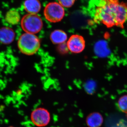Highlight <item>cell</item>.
Instances as JSON below:
<instances>
[{"label":"cell","mask_w":127,"mask_h":127,"mask_svg":"<svg viewBox=\"0 0 127 127\" xmlns=\"http://www.w3.org/2000/svg\"><path fill=\"white\" fill-rule=\"evenodd\" d=\"M45 18L52 23H56L62 20L65 15L63 7L59 3L51 2L46 5L44 10Z\"/></svg>","instance_id":"4"},{"label":"cell","mask_w":127,"mask_h":127,"mask_svg":"<svg viewBox=\"0 0 127 127\" xmlns=\"http://www.w3.org/2000/svg\"><path fill=\"white\" fill-rule=\"evenodd\" d=\"M112 127H127V124L124 120H121Z\"/></svg>","instance_id":"14"},{"label":"cell","mask_w":127,"mask_h":127,"mask_svg":"<svg viewBox=\"0 0 127 127\" xmlns=\"http://www.w3.org/2000/svg\"><path fill=\"white\" fill-rule=\"evenodd\" d=\"M50 39L54 44H61L65 42L67 40V35L63 31L56 30L51 33Z\"/></svg>","instance_id":"10"},{"label":"cell","mask_w":127,"mask_h":127,"mask_svg":"<svg viewBox=\"0 0 127 127\" xmlns=\"http://www.w3.org/2000/svg\"><path fill=\"white\" fill-rule=\"evenodd\" d=\"M31 119L32 122L37 127H44L47 126L51 119L49 111L43 107H38L32 112Z\"/></svg>","instance_id":"5"},{"label":"cell","mask_w":127,"mask_h":127,"mask_svg":"<svg viewBox=\"0 0 127 127\" xmlns=\"http://www.w3.org/2000/svg\"><path fill=\"white\" fill-rule=\"evenodd\" d=\"M86 42L83 37L77 34L72 35L67 42V46L72 53H79L84 50Z\"/></svg>","instance_id":"6"},{"label":"cell","mask_w":127,"mask_h":127,"mask_svg":"<svg viewBox=\"0 0 127 127\" xmlns=\"http://www.w3.org/2000/svg\"><path fill=\"white\" fill-rule=\"evenodd\" d=\"M59 3L63 7H70L75 3V0H58Z\"/></svg>","instance_id":"13"},{"label":"cell","mask_w":127,"mask_h":127,"mask_svg":"<svg viewBox=\"0 0 127 127\" xmlns=\"http://www.w3.org/2000/svg\"><path fill=\"white\" fill-rule=\"evenodd\" d=\"M15 33L11 28L3 27L0 29V42L4 44H9L14 41Z\"/></svg>","instance_id":"7"},{"label":"cell","mask_w":127,"mask_h":127,"mask_svg":"<svg viewBox=\"0 0 127 127\" xmlns=\"http://www.w3.org/2000/svg\"><path fill=\"white\" fill-rule=\"evenodd\" d=\"M21 25L25 32L34 34L38 33L42 30L43 22L37 14H29L23 17L21 21Z\"/></svg>","instance_id":"3"},{"label":"cell","mask_w":127,"mask_h":127,"mask_svg":"<svg viewBox=\"0 0 127 127\" xmlns=\"http://www.w3.org/2000/svg\"><path fill=\"white\" fill-rule=\"evenodd\" d=\"M5 19L10 25H17L20 20V15L16 9H11L6 12Z\"/></svg>","instance_id":"11"},{"label":"cell","mask_w":127,"mask_h":127,"mask_svg":"<svg viewBox=\"0 0 127 127\" xmlns=\"http://www.w3.org/2000/svg\"><path fill=\"white\" fill-rule=\"evenodd\" d=\"M94 20L108 28H124L127 21V2L119 0H100L96 8Z\"/></svg>","instance_id":"1"},{"label":"cell","mask_w":127,"mask_h":127,"mask_svg":"<svg viewBox=\"0 0 127 127\" xmlns=\"http://www.w3.org/2000/svg\"><path fill=\"white\" fill-rule=\"evenodd\" d=\"M118 106L120 111L127 114V95H123L119 98Z\"/></svg>","instance_id":"12"},{"label":"cell","mask_w":127,"mask_h":127,"mask_svg":"<svg viewBox=\"0 0 127 127\" xmlns=\"http://www.w3.org/2000/svg\"></svg>","instance_id":"15"},{"label":"cell","mask_w":127,"mask_h":127,"mask_svg":"<svg viewBox=\"0 0 127 127\" xmlns=\"http://www.w3.org/2000/svg\"><path fill=\"white\" fill-rule=\"evenodd\" d=\"M20 51L26 55H32L37 52L40 47V42L34 34L26 32L20 37L18 41Z\"/></svg>","instance_id":"2"},{"label":"cell","mask_w":127,"mask_h":127,"mask_svg":"<svg viewBox=\"0 0 127 127\" xmlns=\"http://www.w3.org/2000/svg\"><path fill=\"white\" fill-rule=\"evenodd\" d=\"M24 7L29 14H36L40 10L41 4L39 0H26Z\"/></svg>","instance_id":"9"},{"label":"cell","mask_w":127,"mask_h":127,"mask_svg":"<svg viewBox=\"0 0 127 127\" xmlns=\"http://www.w3.org/2000/svg\"><path fill=\"white\" fill-rule=\"evenodd\" d=\"M103 118L98 112H93L89 114L86 119V123L89 127H100L103 123Z\"/></svg>","instance_id":"8"}]
</instances>
